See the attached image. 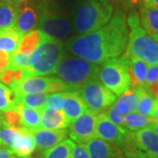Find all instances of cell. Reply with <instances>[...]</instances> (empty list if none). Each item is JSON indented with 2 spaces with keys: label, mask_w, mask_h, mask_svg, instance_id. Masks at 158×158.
Here are the masks:
<instances>
[{
  "label": "cell",
  "mask_w": 158,
  "mask_h": 158,
  "mask_svg": "<svg viewBox=\"0 0 158 158\" xmlns=\"http://www.w3.org/2000/svg\"><path fill=\"white\" fill-rule=\"evenodd\" d=\"M128 27L124 11H113L109 22L88 34L70 37L66 44L69 52L94 64H102L123 54L128 40Z\"/></svg>",
  "instance_id": "1"
},
{
  "label": "cell",
  "mask_w": 158,
  "mask_h": 158,
  "mask_svg": "<svg viewBox=\"0 0 158 158\" xmlns=\"http://www.w3.org/2000/svg\"><path fill=\"white\" fill-rule=\"evenodd\" d=\"M113 14L111 0H77L71 13L73 32L88 34L106 26Z\"/></svg>",
  "instance_id": "2"
},
{
  "label": "cell",
  "mask_w": 158,
  "mask_h": 158,
  "mask_svg": "<svg viewBox=\"0 0 158 158\" xmlns=\"http://www.w3.org/2000/svg\"><path fill=\"white\" fill-rule=\"evenodd\" d=\"M127 24L130 31L125 55L137 58L148 65H158V43L141 27L135 11L130 12Z\"/></svg>",
  "instance_id": "3"
},
{
  "label": "cell",
  "mask_w": 158,
  "mask_h": 158,
  "mask_svg": "<svg viewBox=\"0 0 158 158\" xmlns=\"http://www.w3.org/2000/svg\"><path fill=\"white\" fill-rule=\"evenodd\" d=\"M40 17L38 27L48 37L55 40L66 39L73 32L71 13L55 0H39Z\"/></svg>",
  "instance_id": "4"
},
{
  "label": "cell",
  "mask_w": 158,
  "mask_h": 158,
  "mask_svg": "<svg viewBox=\"0 0 158 158\" xmlns=\"http://www.w3.org/2000/svg\"><path fill=\"white\" fill-rule=\"evenodd\" d=\"M99 66L79 57L63 56L56 69L57 78L77 90L86 83L96 80L98 77Z\"/></svg>",
  "instance_id": "5"
},
{
  "label": "cell",
  "mask_w": 158,
  "mask_h": 158,
  "mask_svg": "<svg viewBox=\"0 0 158 158\" xmlns=\"http://www.w3.org/2000/svg\"><path fill=\"white\" fill-rule=\"evenodd\" d=\"M64 56L62 40L47 37L33 53V62L30 67L25 69L26 77L55 74L56 69Z\"/></svg>",
  "instance_id": "6"
},
{
  "label": "cell",
  "mask_w": 158,
  "mask_h": 158,
  "mask_svg": "<svg viewBox=\"0 0 158 158\" xmlns=\"http://www.w3.org/2000/svg\"><path fill=\"white\" fill-rule=\"evenodd\" d=\"M98 81L104 87L115 95H120L129 90L130 82L127 73V56L113 58L101 64L98 72Z\"/></svg>",
  "instance_id": "7"
},
{
  "label": "cell",
  "mask_w": 158,
  "mask_h": 158,
  "mask_svg": "<svg viewBox=\"0 0 158 158\" xmlns=\"http://www.w3.org/2000/svg\"><path fill=\"white\" fill-rule=\"evenodd\" d=\"M10 88L17 94H35V93H57L74 91V89L65 84L61 79L55 77L31 76L26 77L20 81L10 85Z\"/></svg>",
  "instance_id": "8"
},
{
  "label": "cell",
  "mask_w": 158,
  "mask_h": 158,
  "mask_svg": "<svg viewBox=\"0 0 158 158\" xmlns=\"http://www.w3.org/2000/svg\"><path fill=\"white\" fill-rule=\"evenodd\" d=\"M87 109L95 113H100L113 106L116 96L112 91L104 87L98 79L91 80L77 90Z\"/></svg>",
  "instance_id": "9"
},
{
  "label": "cell",
  "mask_w": 158,
  "mask_h": 158,
  "mask_svg": "<svg viewBox=\"0 0 158 158\" xmlns=\"http://www.w3.org/2000/svg\"><path fill=\"white\" fill-rule=\"evenodd\" d=\"M97 115L98 113L87 110L69 123L68 132L71 141L77 144H85L95 138Z\"/></svg>",
  "instance_id": "10"
},
{
  "label": "cell",
  "mask_w": 158,
  "mask_h": 158,
  "mask_svg": "<svg viewBox=\"0 0 158 158\" xmlns=\"http://www.w3.org/2000/svg\"><path fill=\"white\" fill-rule=\"evenodd\" d=\"M40 17L39 0H27L19 4L14 28L21 35L35 30Z\"/></svg>",
  "instance_id": "11"
},
{
  "label": "cell",
  "mask_w": 158,
  "mask_h": 158,
  "mask_svg": "<svg viewBox=\"0 0 158 158\" xmlns=\"http://www.w3.org/2000/svg\"><path fill=\"white\" fill-rule=\"evenodd\" d=\"M128 130L113 123L104 113L97 115L95 135L97 137L120 148Z\"/></svg>",
  "instance_id": "12"
},
{
  "label": "cell",
  "mask_w": 158,
  "mask_h": 158,
  "mask_svg": "<svg viewBox=\"0 0 158 158\" xmlns=\"http://www.w3.org/2000/svg\"><path fill=\"white\" fill-rule=\"evenodd\" d=\"M35 146L40 151H45L56 146L60 142L67 139L69 132L67 129L46 130L37 129L32 132Z\"/></svg>",
  "instance_id": "13"
},
{
  "label": "cell",
  "mask_w": 158,
  "mask_h": 158,
  "mask_svg": "<svg viewBox=\"0 0 158 158\" xmlns=\"http://www.w3.org/2000/svg\"><path fill=\"white\" fill-rule=\"evenodd\" d=\"M136 144L147 158L158 157V135L151 128L146 127L132 131Z\"/></svg>",
  "instance_id": "14"
},
{
  "label": "cell",
  "mask_w": 158,
  "mask_h": 158,
  "mask_svg": "<svg viewBox=\"0 0 158 158\" xmlns=\"http://www.w3.org/2000/svg\"><path fill=\"white\" fill-rule=\"evenodd\" d=\"M85 145L90 158H123L118 147L99 138H93Z\"/></svg>",
  "instance_id": "15"
},
{
  "label": "cell",
  "mask_w": 158,
  "mask_h": 158,
  "mask_svg": "<svg viewBox=\"0 0 158 158\" xmlns=\"http://www.w3.org/2000/svg\"><path fill=\"white\" fill-rule=\"evenodd\" d=\"M69 125V121L62 110H41L39 129H66Z\"/></svg>",
  "instance_id": "16"
},
{
  "label": "cell",
  "mask_w": 158,
  "mask_h": 158,
  "mask_svg": "<svg viewBox=\"0 0 158 158\" xmlns=\"http://www.w3.org/2000/svg\"><path fill=\"white\" fill-rule=\"evenodd\" d=\"M64 98L65 101L62 111L66 115L69 123L88 110L77 90L64 92Z\"/></svg>",
  "instance_id": "17"
},
{
  "label": "cell",
  "mask_w": 158,
  "mask_h": 158,
  "mask_svg": "<svg viewBox=\"0 0 158 158\" xmlns=\"http://www.w3.org/2000/svg\"><path fill=\"white\" fill-rule=\"evenodd\" d=\"M127 56V55H126ZM127 56V73L129 77L130 87L135 90L145 85L148 72V64L135 57Z\"/></svg>",
  "instance_id": "18"
},
{
  "label": "cell",
  "mask_w": 158,
  "mask_h": 158,
  "mask_svg": "<svg viewBox=\"0 0 158 158\" xmlns=\"http://www.w3.org/2000/svg\"><path fill=\"white\" fill-rule=\"evenodd\" d=\"M36 148L33 134L28 129L19 127V132L13 141L11 150L18 157H28Z\"/></svg>",
  "instance_id": "19"
},
{
  "label": "cell",
  "mask_w": 158,
  "mask_h": 158,
  "mask_svg": "<svg viewBox=\"0 0 158 158\" xmlns=\"http://www.w3.org/2000/svg\"><path fill=\"white\" fill-rule=\"evenodd\" d=\"M141 27L156 41H158V7L145 4L141 8Z\"/></svg>",
  "instance_id": "20"
},
{
  "label": "cell",
  "mask_w": 158,
  "mask_h": 158,
  "mask_svg": "<svg viewBox=\"0 0 158 158\" xmlns=\"http://www.w3.org/2000/svg\"><path fill=\"white\" fill-rule=\"evenodd\" d=\"M47 37L48 36L39 29L33 30L21 37L17 50L26 55H31L39 48Z\"/></svg>",
  "instance_id": "21"
},
{
  "label": "cell",
  "mask_w": 158,
  "mask_h": 158,
  "mask_svg": "<svg viewBox=\"0 0 158 158\" xmlns=\"http://www.w3.org/2000/svg\"><path fill=\"white\" fill-rule=\"evenodd\" d=\"M15 107L17 108L18 112L20 116L21 127L28 129L31 132L39 129L41 110L27 107L19 104L15 105Z\"/></svg>",
  "instance_id": "22"
},
{
  "label": "cell",
  "mask_w": 158,
  "mask_h": 158,
  "mask_svg": "<svg viewBox=\"0 0 158 158\" xmlns=\"http://www.w3.org/2000/svg\"><path fill=\"white\" fill-rule=\"evenodd\" d=\"M19 6L9 0H0V30L14 27Z\"/></svg>",
  "instance_id": "23"
},
{
  "label": "cell",
  "mask_w": 158,
  "mask_h": 158,
  "mask_svg": "<svg viewBox=\"0 0 158 158\" xmlns=\"http://www.w3.org/2000/svg\"><path fill=\"white\" fill-rule=\"evenodd\" d=\"M22 35L13 27L0 30V50L13 54L19 48Z\"/></svg>",
  "instance_id": "24"
},
{
  "label": "cell",
  "mask_w": 158,
  "mask_h": 158,
  "mask_svg": "<svg viewBox=\"0 0 158 158\" xmlns=\"http://www.w3.org/2000/svg\"><path fill=\"white\" fill-rule=\"evenodd\" d=\"M139 98L134 90H127L120 94L115 102V106L122 114L137 111Z\"/></svg>",
  "instance_id": "25"
},
{
  "label": "cell",
  "mask_w": 158,
  "mask_h": 158,
  "mask_svg": "<svg viewBox=\"0 0 158 158\" xmlns=\"http://www.w3.org/2000/svg\"><path fill=\"white\" fill-rule=\"evenodd\" d=\"M74 144V141L66 139L56 146L43 151L39 158H73Z\"/></svg>",
  "instance_id": "26"
},
{
  "label": "cell",
  "mask_w": 158,
  "mask_h": 158,
  "mask_svg": "<svg viewBox=\"0 0 158 158\" xmlns=\"http://www.w3.org/2000/svg\"><path fill=\"white\" fill-rule=\"evenodd\" d=\"M134 90L135 91V93L139 98V104L137 107L138 113L150 118L156 98H154L151 93L144 86L138 87L137 89Z\"/></svg>",
  "instance_id": "27"
},
{
  "label": "cell",
  "mask_w": 158,
  "mask_h": 158,
  "mask_svg": "<svg viewBox=\"0 0 158 158\" xmlns=\"http://www.w3.org/2000/svg\"><path fill=\"white\" fill-rule=\"evenodd\" d=\"M48 95L46 93H35V94H17L16 104L22 105L27 107L42 110L44 107Z\"/></svg>",
  "instance_id": "28"
},
{
  "label": "cell",
  "mask_w": 158,
  "mask_h": 158,
  "mask_svg": "<svg viewBox=\"0 0 158 158\" xmlns=\"http://www.w3.org/2000/svg\"><path fill=\"white\" fill-rule=\"evenodd\" d=\"M152 118L138 113H128L124 115V127L131 131H138L148 127Z\"/></svg>",
  "instance_id": "29"
},
{
  "label": "cell",
  "mask_w": 158,
  "mask_h": 158,
  "mask_svg": "<svg viewBox=\"0 0 158 158\" xmlns=\"http://www.w3.org/2000/svg\"><path fill=\"white\" fill-rule=\"evenodd\" d=\"M16 105L14 92L7 85L0 82V113H6L13 109Z\"/></svg>",
  "instance_id": "30"
},
{
  "label": "cell",
  "mask_w": 158,
  "mask_h": 158,
  "mask_svg": "<svg viewBox=\"0 0 158 158\" xmlns=\"http://www.w3.org/2000/svg\"><path fill=\"white\" fill-rule=\"evenodd\" d=\"M19 132V127H15L9 126L2 120L1 117V126H0V139L1 146L11 148L13 141Z\"/></svg>",
  "instance_id": "31"
},
{
  "label": "cell",
  "mask_w": 158,
  "mask_h": 158,
  "mask_svg": "<svg viewBox=\"0 0 158 158\" xmlns=\"http://www.w3.org/2000/svg\"><path fill=\"white\" fill-rule=\"evenodd\" d=\"M32 62H33V54L26 55L16 50L13 54H11L10 64L8 68L26 69L31 66Z\"/></svg>",
  "instance_id": "32"
},
{
  "label": "cell",
  "mask_w": 158,
  "mask_h": 158,
  "mask_svg": "<svg viewBox=\"0 0 158 158\" xmlns=\"http://www.w3.org/2000/svg\"><path fill=\"white\" fill-rule=\"evenodd\" d=\"M26 77V71L22 69L7 68L0 73V82L11 85Z\"/></svg>",
  "instance_id": "33"
},
{
  "label": "cell",
  "mask_w": 158,
  "mask_h": 158,
  "mask_svg": "<svg viewBox=\"0 0 158 158\" xmlns=\"http://www.w3.org/2000/svg\"><path fill=\"white\" fill-rule=\"evenodd\" d=\"M64 92H57L48 95L43 109L49 110H62L64 106Z\"/></svg>",
  "instance_id": "34"
},
{
  "label": "cell",
  "mask_w": 158,
  "mask_h": 158,
  "mask_svg": "<svg viewBox=\"0 0 158 158\" xmlns=\"http://www.w3.org/2000/svg\"><path fill=\"white\" fill-rule=\"evenodd\" d=\"M2 120L9 126L15 127H21L20 125V116L17 108L14 107L2 114Z\"/></svg>",
  "instance_id": "35"
},
{
  "label": "cell",
  "mask_w": 158,
  "mask_h": 158,
  "mask_svg": "<svg viewBox=\"0 0 158 158\" xmlns=\"http://www.w3.org/2000/svg\"><path fill=\"white\" fill-rule=\"evenodd\" d=\"M104 113L113 123L122 127H124V114L120 113L115 106H111L108 107L104 111Z\"/></svg>",
  "instance_id": "36"
},
{
  "label": "cell",
  "mask_w": 158,
  "mask_h": 158,
  "mask_svg": "<svg viewBox=\"0 0 158 158\" xmlns=\"http://www.w3.org/2000/svg\"><path fill=\"white\" fill-rule=\"evenodd\" d=\"M158 82V65H153L150 68L148 69L145 85L144 87H148L149 85L156 84Z\"/></svg>",
  "instance_id": "37"
},
{
  "label": "cell",
  "mask_w": 158,
  "mask_h": 158,
  "mask_svg": "<svg viewBox=\"0 0 158 158\" xmlns=\"http://www.w3.org/2000/svg\"><path fill=\"white\" fill-rule=\"evenodd\" d=\"M72 156H73V158H90L85 144L75 143Z\"/></svg>",
  "instance_id": "38"
},
{
  "label": "cell",
  "mask_w": 158,
  "mask_h": 158,
  "mask_svg": "<svg viewBox=\"0 0 158 158\" xmlns=\"http://www.w3.org/2000/svg\"><path fill=\"white\" fill-rule=\"evenodd\" d=\"M11 56L9 53L0 50V73L8 68L10 64Z\"/></svg>",
  "instance_id": "39"
},
{
  "label": "cell",
  "mask_w": 158,
  "mask_h": 158,
  "mask_svg": "<svg viewBox=\"0 0 158 158\" xmlns=\"http://www.w3.org/2000/svg\"><path fill=\"white\" fill-rule=\"evenodd\" d=\"M16 154L9 148L1 146L0 147V158H17Z\"/></svg>",
  "instance_id": "40"
},
{
  "label": "cell",
  "mask_w": 158,
  "mask_h": 158,
  "mask_svg": "<svg viewBox=\"0 0 158 158\" xmlns=\"http://www.w3.org/2000/svg\"><path fill=\"white\" fill-rule=\"evenodd\" d=\"M146 88H147L148 90L151 93V95H152L154 98H156V100H158V82L157 83H156V84H153V85L148 86Z\"/></svg>",
  "instance_id": "41"
},
{
  "label": "cell",
  "mask_w": 158,
  "mask_h": 158,
  "mask_svg": "<svg viewBox=\"0 0 158 158\" xmlns=\"http://www.w3.org/2000/svg\"><path fill=\"white\" fill-rule=\"evenodd\" d=\"M150 118H153L156 120H158V100H156V99L155 101V105H154V108H153Z\"/></svg>",
  "instance_id": "42"
},
{
  "label": "cell",
  "mask_w": 158,
  "mask_h": 158,
  "mask_svg": "<svg viewBox=\"0 0 158 158\" xmlns=\"http://www.w3.org/2000/svg\"><path fill=\"white\" fill-rule=\"evenodd\" d=\"M148 127L151 128L156 134H157L158 135V120H156V119L152 118L150 124L148 126Z\"/></svg>",
  "instance_id": "43"
},
{
  "label": "cell",
  "mask_w": 158,
  "mask_h": 158,
  "mask_svg": "<svg viewBox=\"0 0 158 158\" xmlns=\"http://www.w3.org/2000/svg\"><path fill=\"white\" fill-rule=\"evenodd\" d=\"M144 3L158 7V0H144Z\"/></svg>",
  "instance_id": "44"
},
{
  "label": "cell",
  "mask_w": 158,
  "mask_h": 158,
  "mask_svg": "<svg viewBox=\"0 0 158 158\" xmlns=\"http://www.w3.org/2000/svg\"><path fill=\"white\" fill-rule=\"evenodd\" d=\"M9 1H11V2H13V3H15V4L19 5V4H22V3L27 1V0H9Z\"/></svg>",
  "instance_id": "45"
},
{
  "label": "cell",
  "mask_w": 158,
  "mask_h": 158,
  "mask_svg": "<svg viewBox=\"0 0 158 158\" xmlns=\"http://www.w3.org/2000/svg\"><path fill=\"white\" fill-rule=\"evenodd\" d=\"M0 126H1V118H0ZM0 147H1V139H0Z\"/></svg>",
  "instance_id": "46"
},
{
  "label": "cell",
  "mask_w": 158,
  "mask_h": 158,
  "mask_svg": "<svg viewBox=\"0 0 158 158\" xmlns=\"http://www.w3.org/2000/svg\"><path fill=\"white\" fill-rule=\"evenodd\" d=\"M1 117H2V113H0V118H1Z\"/></svg>",
  "instance_id": "47"
},
{
  "label": "cell",
  "mask_w": 158,
  "mask_h": 158,
  "mask_svg": "<svg viewBox=\"0 0 158 158\" xmlns=\"http://www.w3.org/2000/svg\"><path fill=\"white\" fill-rule=\"evenodd\" d=\"M19 158H32V157H30V156H28V157H19Z\"/></svg>",
  "instance_id": "48"
},
{
  "label": "cell",
  "mask_w": 158,
  "mask_h": 158,
  "mask_svg": "<svg viewBox=\"0 0 158 158\" xmlns=\"http://www.w3.org/2000/svg\"><path fill=\"white\" fill-rule=\"evenodd\" d=\"M55 1H56V2H58V0H55Z\"/></svg>",
  "instance_id": "49"
}]
</instances>
